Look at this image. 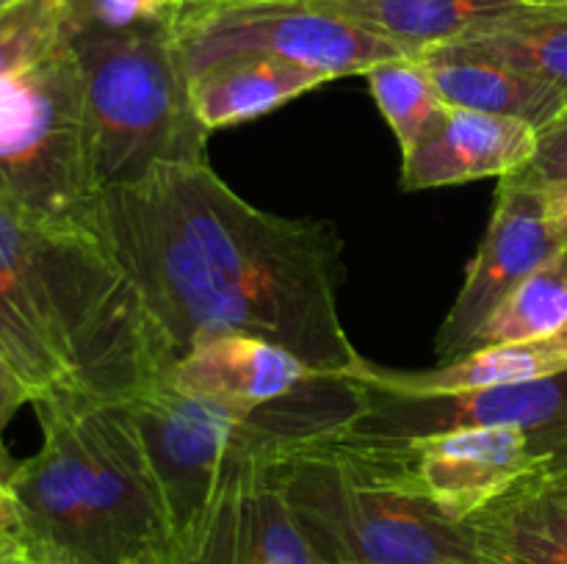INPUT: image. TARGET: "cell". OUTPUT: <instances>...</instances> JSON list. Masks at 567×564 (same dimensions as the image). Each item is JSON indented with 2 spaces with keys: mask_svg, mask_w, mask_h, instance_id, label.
Here are the masks:
<instances>
[{
  "mask_svg": "<svg viewBox=\"0 0 567 564\" xmlns=\"http://www.w3.org/2000/svg\"><path fill=\"white\" fill-rule=\"evenodd\" d=\"M153 464L172 564H210L238 509L305 446L338 435L365 407V385L319 376L264 407L181 393L169 379L125 398Z\"/></svg>",
  "mask_w": 567,
  "mask_h": 564,
  "instance_id": "3",
  "label": "cell"
},
{
  "mask_svg": "<svg viewBox=\"0 0 567 564\" xmlns=\"http://www.w3.org/2000/svg\"><path fill=\"white\" fill-rule=\"evenodd\" d=\"M175 48L188 81L233 55H271L330 81L410 55L308 0H192L177 9Z\"/></svg>",
  "mask_w": 567,
  "mask_h": 564,
  "instance_id": "8",
  "label": "cell"
},
{
  "mask_svg": "<svg viewBox=\"0 0 567 564\" xmlns=\"http://www.w3.org/2000/svg\"><path fill=\"white\" fill-rule=\"evenodd\" d=\"M537 127L513 116L449 108L441 125L402 155L404 191L460 186L485 177L515 175L529 164Z\"/></svg>",
  "mask_w": 567,
  "mask_h": 564,
  "instance_id": "12",
  "label": "cell"
},
{
  "mask_svg": "<svg viewBox=\"0 0 567 564\" xmlns=\"http://www.w3.org/2000/svg\"><path fill=\"white\" fill-rule=\"evenodd\" d=\"M468 525L491 564H567V476L524 479Z\"/></svg>",
  "mask_w": 567,
  "mask_h": 564,
  "instance_id": "15",
  "label": "cell"
},
{
  "mask_svg": "<svg viewBox=\"0 0 567 564\" xmlns=\"http://www.w3.org/2000/svg\"><path fill=\"white\" fill-rule=\"evenodd\" d=\"M11 3H17V0H0V14H3V11H6V9H9V6H11Z\"/></svg>",
  "mask_w": 567,
  "mask_h": 564,
  "instance_id": "31",
  "label": "cell"
},
{
  "mask_svg": "<svg viewBox=\"0 0 567 564\" xmlns=\"http://www.w3.org/2000/svg\"><path fill=\"white\" fill-rule=\"evenodd\" d=\"M186 3H188V0H186Z\"/></svg>",
  "mask_w": 567,
  "mask_h": 564,
  "instance_id": "34",
  "label": "cell"
},
{
  "mask_svg": "<svg viewBox=\"0 0 567 564\" xmlns=\"http://www.w3.org/2000/svg\"><path fill=\"white\" fill-rule=\"evenodd\" d=\"M188 3H192V0H188Z\"/></svg>",
  "mask_w": 567,
  "mask_h": 564,
  "instance_id": "33",
  "label": "cell"
},
{
  "mask_svg": "<svg viewBox=\"0 0 567 564\" xmlns=\"http://www.w3.org/2000/svg\"><path fill=\"white\" fill-rule=\"evenodd\" d=\"M33 562H37V564H59V562H53V558H39V556H33Z\"/></svg>",
  "mask_w": 567,
  "mask_h": 564,
  "instance_id": "32",
  "label": "cell"
},
{
  "mask_svg": "<svg viewBox=\"0 0 567 564\" xmlns=\"http://www.w3.org/2000/svg\"><path fill=\"white\" fill-rule=\"evenodd\" d=\"M567 370V348L554 337L535 343H504V346H482L443 359L435 368L424 370H391L377 368L365 359L349 379L396 396H457V393L487 390L515 382L543 379Z\"/></svg>",
  "mask_w": 567,
  "mask_h": 564,
  "instance_id": "17",
  "label": "cell"
},
{
  "mask_svg": "<svg viewBox=\"0 0 567 564\" xmlns=\"http://www.w3.org/2000/svg\"><path fill=\"white\" fill-rule=\"evenodd\" d=\"M365 77H369L371 97L391 125L402 155L424 142L452 108L437 92L430 70L419 55L382 61L371 66Z\"/></svg>",
  "mask_w": 567,
  "mask_h": 564,
  "instance_id": "19",
  "label": "cell"
},
{
  "mask_svg": "<svg viewBox=\"0 0 567 564\" xmlns=\"http://www.w3.org/2000/svg\"><path fill=\"white\" fill-rule=\"evenodd\" d=\"M515 177L529 186L546 188L565 186L567 182V105L554 116L548 125L537 130L535 153L524 169L515 171Z\"/></svg>",
  "mask_w": 567,
  "mask_h": 564,
  "instance_id": "23",
  "label": "cell"
},
{
  "mask_svg": "<svg viewBox=\"0 0 567 564\" xmlns=\"http://www.w3.org/2000/svg\"><path fill=\"white\" fill-rule=\"evenodd\" d=\"M164 3H166V6H172V9H181V6L186 3V0H164Z\"/></svg>",
  "mask_w": 567,
  "mask_h": 564,
  "instance_id": "30",
  "label": "cell"
},
{
  "mask_svg": "<svg viewBox=\"0 0 567 564\" xmlns=\"http://www.w3.org/2000/svg\"><path fill=\"white\" fill-rule=\"evenodd\" d=\"M474 426H518L551 462L554 473L567 476V370L457 396H396L365 385V407L338 435L408 442Z\"/></svg>",
  "mask_w": 567,
  "mask_h": 564,
  "instance_id": "10",
  "label": "cell"
},
{
  "mask_svg": "<svg viewBox=\"0 0 567 564\" xmlns=\"http://www.w3.org/2000/svg\"><path fill=\"white\" fill-rule=\"evenodd\" d=\"M20 551H28V547L22 545L20 534H17V531L3 529V525H0V558L11 556V553H20Z\"/></svg>",
  "mask_w": 567,
  "mask_h": 564,
  "instance_id": "27",
  "label": "cell"
},
{
  "mask_svg": "<svg viewBox=\"0 0 567 564\" xmlns=\"http://www.w3.org/2000/svg\"><path fill=\"white\" fill-rule=\"evenodd\" d=\"M330 83L321 72L271 55H233L188 81L197 119L208 133L241 125Z\"/></svg>",
  "mask_w": 567,
  "mask_h": 564,
  "instance_id": "18",
  "label": "cell"
},
{
  "mask_svg": "<svg viewBox=\"0 0 567 564\" xmlns=\"http://www.w3.org/2000/svg\"><path fill=\"white\" fill-rule=\"evenodd\" d=\"M25 404H33L31 393L22 385L20 376L14 374L11 363L6 359V354L0 352V426L6 429L11 418L17 415V409L25 407Z\"/></svg>",
  "mask_w": 567,
  "mask_h": 564,
  "instance_id": "24",
  "label": "cell"
},
{
  "mask_svg": "<svg viewBox=\"0 0 567 564\" xmlns=\"http://www.w3.org/2000/svg\"><path fill=\"white\" fill-rule=\"evenodd\" d=\"M546 210H548V221H551L554 232L563 241V247L567 249V182L565 186H554L546 188Z\"/></svg>",
  "mask_w": 567,
  "mask_h": 564,
  "instance_id": "26",
  "label": "cell"
},
{
  "mask_svg": "<svg viewBox=\"0 0 567 564\" xmlns=\"http://www.w3.org/2000/svg\"><path fill=\"white\" fill-rule=\"evenodd\" d=\"M17 464L11 459L9 448L3 442V426H0V525L3 529L17 531V512H14V498H11V479L17 473ZM20 534V531H17Z\"/></svg>",
  "mask_w": 567,
  "mask_h": 564,
  "instance_id": "25",
  "label": "cell"
},
{
  "mask_svg": "<svg viewBox=\"0 0 567 564\" xmlns=\"http://www.w3.org/2000/svg\"><path fill=\"white\" fill-rule=\"evenodd\" d=\"M336 437L382 479L426 498L457 520H468L524 479L554 473L551 462L518 426H474L408 442Z\"/></svg>",
  "mask_w": 567,
  "mask_h": 564,
  "instance_id": "9",
  "label": "cell"
},
{
  "mask_svg": "<svg viewBox=\"0 0 567 564\" xmlns=\"http://www.w3.org/2000/svg\"><path fill=\"white\" fill-rule=\"evenodd\" d=\"M42 446L11 479L17 531L59 564H172L158 481L125 398L33 404Z\"/></svg>",
  "mask_w": 567,
  "mask_h": 564,
  "instance_id": "4",
  "label": "cell"
},
{
  "mask_svg": "<svg viewBox=\"0 0 567 564\" xmlns=\"http://www.w3.org/2000/svg\"><path fill=\"white\" fill-rule=\"evenodd\" d=\"M0 564H37V562H33L31 553L20 551V553H11V556H3L0 558Z\"/></svg>",
  "mask_w": 567,
  "mask_h": 564,
  "instance_id": "28",
  "label": "cell"
},
{
  "mask_svg": "<svg viewBox=\"0 0 567 564\" xmlns=\"http://www.w3.org/2000/svg\"><path fill=\"white\" fill-rule=\"evenodd\" d=\"M0 194L48 224L97 238L86 92L70 36L0 75Z\"/></svg>",
  "mask_w": 567,
  "mask_h": 564,
  "instance_id": "7",
  "label": "cell"
},
{
  "mask_svg": "<svg viewBox=\"0 0 567 564\" xmlns=\"http://www.w3.org/2000/svg\"><path fill=\"white\" fill-rule=\"evenodd\" d=\"M175 17L120 33L66 31L81 64L100 194L158 166L208 160L210 133L197 119L177 59Z\"/></svg>",
  "mask_w": 567,
  "mask_h": 564,
  "instance_id": "6",
  "label": "cell"
},
{
  "mask_svg": "<svg viewBox=\"0 0 567 564\" xmlns=\"http://www.w3.org/2000/svg\"><path fill=\"white\" fill-rule=\"evenodd\" d=\"M97 238L136 285L172 359L210 335L291 348L321 376L365 363L343 330V241L327 219H291L233 191L203 164H166L100 194Z\"/></svg>",
  "mask_w": 567,
  "mask_h": 564,
  "instance_id": "1",
  "label": "cell"
},
{
  "mask_svg": "<svg viewBox=\"0 0 567 564\" xmlns=\"http://www.w3.org/2000/svg\"><path fill=\"white\" fill-rule=\"evenodd\" d=\"M66 31L120 33L166 22L177 9L164 0H64Z\"/></svg>",
  "mask_w": 567,
  "mask_h": 564,
  "instance_id": "22",
  "label": "cell"
},
{
  "mask_svg": "<svg viewBox=\"0 0 567 564\" xmlns=\"http://www.w3.org/2000/svg\"><path fill=\"white\" fill-rule=\"evenodd\" d=\"M567 326V252L554 258L493 313L482 326L474 346H504V343H535L559 335ZM468 348V352H471Z\"/></svg>",
  "mask_w": 567,
  "mask_h": 564,
  "instance_id": "20",
  "label": "cell"
},
{
  "mask_svg": "<svg viewBox=\"0 0 567 564\" xmlns=\"http://www.w3.org/2000/svg\"><path fill=\"white\" fill-rule=\"evenodd\" d=\"M308 3L399 44L404 53L419 55L437 44L502 31L567 0H308Z\"/></svg>",
  "mask_w": 567,
  "mask_h": 564,
  "instance_id": "14",
  "label": "cell"
},
{
  "mask_svg": "<svg viewBox=\"0 0 567 564\" xmlns=\"http://www.w3.org/2000/svg\"><path fill=\"white\" fill-rule=\"evenodd\" d=\"M0 352L33 404L53 396L131 398L175 365L103 241L48 224L3 194Z\"/></svg>",
  "mask_w": 567,
  "mask_h": 564,
  "instance_id": "2",
  "label": "cell"
},
{
  "mask_svg": "<svg viewBox=\"0 0 567 564\" xmlns=\"http://www.w3.org/2000/svg\"><path fill=\"white\" fill-rule=\"evenodd\" d=\"M437 92L452 108L524 119L540 130L567 105V94L463 42L419 53Z\"/></svg>",
  "mask_w": 567,
  "mask_h": 564,
  "instance_id": "16",
  "label": "cell"
},
{
  "mask_svg": "<svg viewBox=\"0 0 567 564\" xmlns=\"http://www.w3.org/2000/svg\"><path fill=\"white\" fill-rule=\"evenodd\" d=\"M563 252L567 249L548 221L546 194L515 175L502 177L485 238L437 330V359L443 363L468 352L482 326L518 291L520 282Z\"/></svg>",
  "mask_w": 567,
  "mask_h": 564,
  "instance_id": "11",
  "label": "cell"
},
{
  "mask_svg": "<svg viewBox=\"0 0 567 564\" xmlns=\"http://www.w3.org/2000/svg\"><path fill=\"white\" fill-rule=\"evenodd\" d=\"M463 44L567 94V3L548 6L502 31L463 39Z\"/></svg>",
  "mask_w": 567,
  "mask_h": 564,
  "instance_id": "21",
  "label": "cell"
},
{
  "mask_svg": "<svg viewBox=\"0 0 567 564\" xmlns=\"http://www.w3.org/2000/svg\"><path fill=\"white\" fill-rule=\"evenodd\" d=\"M299 354L255 335H210L194 343L169 370V385L230 407H264L319 379Z\"/></svg>",
  "mask_w": 567,
  "mask_h": 564,
  "instance_id": "13",
  "label": "cell"
},
{
  "mask_svg": "<svg viewBox=\"0 0 567 564\" xmlns=\"http://www.w3.org/2000/svg\"><path fill=\"white\" fill-rule=\"evenodd\" d=\"M554 341H557L559 346H565V348H567V326H565L563 332H559V335H554Z\"/></svg>",
  "mask_w": 567,
  "mask_h": 564,
  "instance_id": "29",
  "label": "cell"
},
{
  "mask_svg": "<svg viewBox=\"0 0 567 564\" xmlns=\"http://www.w3.org/2000/svg\"><path fill=\"white\" fill-rule=\"evenodd\" d=\"M275 479L321 564H491L468 520L382 479L336 435L293 453Z\"/></svg>",
  "mask_w": 567,
  "mask_h": 564,
  "instance_id": "5",
  "label": "cell"
}]
</instances>
